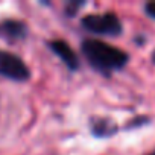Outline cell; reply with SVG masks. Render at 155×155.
<instances>
[{
    "label": "cell",
    "instance_id": "6da1fadb",
    "mask_svg": "<svg viewBox=\"0 0 155 155\" xmlns=\"http://www.w3.org/2000/svg\"><path fill=\"white\" fill-rule=\"evenodd\" d=\"M82 53L85 55L93 68L105 74L123 68L129 59V55L122 49H117L101 40H91V38L82 41Z\"/></svg>",
    "mask_w": 155,
    "mask_h": 155
},
{
    "label": "cell",
    "instance_id": "7a4b0ae2",
    "mask_svg": "<svg viewBox=\"0 0 155 155\" xmlns=\"http://www.w3.org/2000/svg\"><path fill=\"white\" fill-rule=\"evenodd\" d=\"M82 26L91 34L107 35V37H117L123 32L122 21L114 12L85 15L82 18Z\"/></svg>",
    "mask_w": 155,
    "mask_h": 155
},
{
    "label": "cell",
    "instance_id": "3957f363",
    "mask_svg": "<svg viewBox=\"0 0 155 155\" xmlns=\"http://www.w3.org/2000/svg\"><path fill=\"white\" fill-rule=\"evenodd\" d=\"M0 74L17 82L28 81L31 78L29 67L25 61L20 56L5 50H0Z\"/></svg>",
    "mask_w": 155,
    "mask_h": 155
},
{
    "label": "cell",
    "instance_id": "277c9868",
    "mask_svg": "<svg viewBox=\"0 0 155 155\" xmlns=\"http://www.w3.org/2000/svg\"><path fill=\"white\" fill-rule=\"evenodd\" d=\"M49 47L70 70H78L79 68V59H78V55L73 52V49L65 41H62V40L49 41Z\"/></svg>",
    "mask_w": 155,
    "mask_h": 155
},
{
    "label": "cell",
    "instance_id": "5b68a950",
    "mask_svg": "<svg viewBox=\"0 0 155 155\" xmlns=\"http://www.w3.org/2000/svg\"><path fill=\"white\" fill-rule=\"evenodd\" d=\"M26 35H28L26 23L14 18L0 21V38H5L8 41H18L26 38Z\"/></svg>",
    "mask_w": 155,
    "mask_h": 155
},
{
    "label": "cell",
    "instance_id": "8992f818",
    "mask_svg": "<svg viewBox=\"0 0 155 155\" xmlns=\"http://www.w3.org/2000/svg\"><path fill=\"white\" fill-rule=\"evenodd\" d=\"M90 131L94 137L104 138V137H113L119 131V126L111 119L96 117V119H91L90 122Z\"/></svg>",
    "mask_w": 155,
    "mask_h": 155
},
{
    "label": "cell",
    "instance_id": "52a82bcc",
    "mask_svg": "<svg viewBox=\"0 0 155 155\" xmlns=\"http://www.w3.org/2000/svg\"><path fill=\"white\" fill-rule=\"evenodd\" d=\"M82 5H84V2H73V0H71L70 3H67V8H65L67 15H74L76 11H78V8L82 6Z\"/></svg>",
    "mask_w": 155,
    "mask_h": 155
},
{
    "label": "cell",
    "instance_id": "ba28073f",
    "mask_svg": "<svg viewBox=\"0 0 155 155\" xmlns=\"http://www.w3.org/2000/svg\"><path fill=\"white\" fill-rule=\"evenodd\" d=\"M149 122V119L147 117H137V119H134V120H131V123L126 126L128 129H131V128H137V126H141V125H146Z\"/></svg>",
    "mask_w": 155,
    "mask_h": 155
},
{
    "label": "cell",
    "instance_id": "9c48e42d",
    "mask_svg": "<svg viewBox=\"0 0 155 155\" xmlns=\"http://www.w3.org/2000/svg\"><path fill=\"white\" fill-rule=\"evenodd\" d=\"M144 12H146L147 17L155 20V2H147L144 5Z\"/></svg>",
    "mask_w": 155,
    "mask_h": 155
},
{
    "label": "cell",
    "instance_id": "30bf717a",
    "mask_svg": "<svg viewBox=\"0 0 155 155\" xmlns=\"http://www.w3.org/2000/svg\"><path fill=\"white\" fill-rule=\"evenodd\" d=\"M150 59H152V62L155 64V49H153V52H152V55H150Z\"/></svg>",
    "mask_w": 155,
    "mask_h": 155
},
{
    "label": "cell",
    "instance_id": "8fae6325",
    "mask_svg": "<svg viewBox=\"0 0 155 155\" xmlns=\"http://www.w3.org/2000/svg\"><path fill=\"white\" fill-rule=\"evenodd\" d=\"M149 155H155V150H153V152H152V153H149Z\"/></svg>",
    "mask_w": 155,
    "mask_h": 155
}]
</instances>
